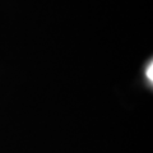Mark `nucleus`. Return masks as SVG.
<instances>
[{
	"instance_id": "nucleus-1",
	"label": "nucleus",
	"mask_w": 153,
	"mask_h": 153,
	"mask_svg": "<svg viewBox=\"0 0 153 153\" xmlns=\"http://www.w3.org/2000/svg\"><path fill=\"white\" fill-rule=\"evenodd\" d=\"M147 78L149 79L151 83H153V64H152V61L149 63V65H148V68H147Z\"/></svg>"
}]
</instances>
